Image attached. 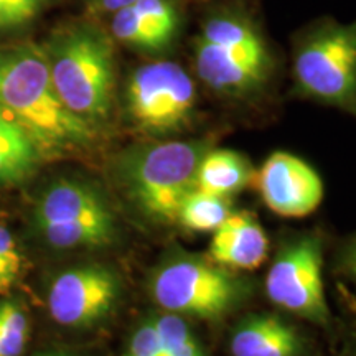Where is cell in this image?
Listing matches in <instances>:
<instances>
[{"mask_svg":"<svg viewBox=\"0 0 356 356\" xmlns=\"http://www.w3.org/2000/svg\"><path fill=\"white\" fill-rule=\"evenodd\" d=\"M0 109L29 134L42 159L86 149L95 139L92 124L71 113L58 96L37 44L0 48Z\"/></svg>","mask_w":356,"mask_h":356,"instance_id":"cell-1","label":"cell"},{"mask_svg":"<svg viewBox=\"0 0 356 356\" xmlns=\"http://www.w3.org/2000/svg\"><path fill=\"white\" fill-rule=\"evenodd\" d=\"M58 96L89 124L104 121L114 96V47L91 24L63 26L43 48Z\"/></svg>","mask_w":356,"mask_h":356,"instance_id":"cell-2","label":"cell"},{"mask_svg":"<svg viewBox=\"0 0 356 356\" xmlns=\"http://www.w3.org/2000/svg\"><path fill=\"white\" fill-rule=\"evenodd\" d=\"M208 144L163 140L134 145L118 159V175L131 202L159 225L177 221L184 198L195 188Z\"/></svg>","mask_w":356,"mask_h":356,"instance_id":"cell-3","label":"cell"},{"mask_svg":"<svg viewBox=\"0 0 356 356\" xmlns=\"http://www.w3.org/2000/svg\"><path fill=\"white\" fill-rule=\"evenodd\" d=\"M293 78L300 95L356 119V20L312 29L297 47Z\"/></svg>","mask_w":356,"mask_h":356,"instance_id":"cell-4","label":"cell"},{"mask_svg":"<svg viewBox=\"0 0 356 356\" xmlns=\"http://www.w3.org/2000/svg\"><path fill=\"white\" fill-rule=\"evenodd\" d=\"M150 293L170 314L218 320L234 310L248 291L231 269L211 259L184 254L168 257L155 269Z\"/></svg>","mask_w":356,"mask_h":356,"instance_id":"cell-5","label":"cell"},{"mask_svg":"<svg viewBox=\"0 0 356 356\" xmlns=\"http://www.w3.org/2000/svg\"><path fill=\"white\" fill-rule=\"evenodd\" d=\"M32 220L35 231L55 249L109 246L118 233L99 190L70 178L55 181L40 195Z\"/></svg>","mask_w":356,"mask_h":356,"instance_id":"cell-6","label":"cell"},{"mask_svg":"<svg viewBox=\"0 0 356 356\" xmlns=\"http://www.w3.org/2000/svg\"><path fill=\"white\" fill-rule=\"evenodd\" d=\"M197 91L188 73L173 61L142 65L129 78L126 109L131 122L149 136L177 134L188 126Z\"/></svg>","mask_w":356,"mask_h":356,"instance_id":"cell-7","label":"cell"},{"mask_svg":"<svg viewBox=\"0 0 356 356\" xmlns=\"http://www.w3.org/2000/svg\"><path fill=\"white\" fill-rule=\"evenodd\" d=\"M266 292L280 309L318 325L330 322L323 287V248L317 236L293 239L279 251L266 279Z\"/></svg>","mask_w":356,"mask_h":356,"instance_id":"cell-8","label":"cell"},{"mask_svg":"<svg viewBox=\"0 0 356 356\" xmlns=\"http://www.w3.org/2000/svg\"><path fill=\"white\" fill-rule=\"evenodd\" d=\"M121 293L118 274L108 266L84 264L56 275L48 289V312L56 323L91 327L114 309Z\"/></svg>","mask_w":356,"mask_h":356,"instance_id":"cell-9","label":"cell"},{"mask_svg":"<svg viewBox=\"0 0 356 356\" xmlns=\"http://www.w3.org/2000/svg\"><path fill=\"white\" fill-rule=\"evenodd\" d=\"M251 184L270 211L284 218L314 213L323 200V181L314 167L289 152H274L252 173Z\"/></svg>","mask_w":356,"mask_h":356,"instance_id":"cell-10","label":"cell"},{"mask_svg":"<svg viewBox=\"0 0 356 356\" xmlns=\"http://www.w3.org/2000/svg\"><path fill=\"white\" fill-rule=\"evenodd\" d=\"M195 70L213 91L244 96L264 86L273 70V60L239 55L198 37L195 40Z\"/></svg>","mask_w":356,"mask_h":356,"instance_id":"cell-11","label":"cell"},{"mask_svg":"<svg viewBox=\"0 0 356 356\" xmlns=\"http://www.w3.org/2000/svg\"><path fill=\"white\" fill-rule=\"evenodd\" d=\"M269 239L251 213H231L220 228L213 231L208 254L226 269L252 270L266 261Z\"/></svg>","mask_w":356,"mask_h":356,"instance_id":"cell-12","label":"cell"},{"mask_svg":"<svg viewBox=\"0 0 356 356\" xmlns=\"http://www.w3.org/2000/svg\"><path fill=\"white\" fill-rule=\"evenodd\" d=\"M233 356H300L299 332L275 315L262 314L244 318L231 337Z\"/></svg>","mask_w":356,"mask_h":356,"instance_id":"cell-13","label":"cell"},{"mask_svg":"<svg viewBox=\"0 0 356 356\" xmlns=\"http://www.w3.org/2000/svg\"><path fill=\"white\" fill-rule=\"evenodd\" d=\"M252 173L241 154L228 149H208L198 165L195 188L229 198L251 184Z\"/></svg>","mask_w":356,"mask_h":356,"instance_id":"cell-14","label":"cell"},{"mask_svg":"<svg viewBox=\"0 0 356 356\" xmlns=\"http://www.w3.org/2000/svg\"><path fill=\"white\" fill-rule=\"evenodd\" d=\"M40 159L29 134L0 109V186L24 181L32 175Z\"/></svg>","mask_w":356,"mask_h":356,"instance_id":"cell-15","label":"cell"},{"mask_svg":"<svg viewBox=\"0 0 356 356\" xmlns=\"http://www.w3.org/2000/svg\"><path fill=\"white\" fill-rule=\"evenodd\" d=\"M202 38L239 53L261 60H270L264 40L256 30V26L239 13H215L204 22Z\"/></svg>","mask_w":356,"mask_h":356,"instance_id":"cell-16","label":"cell"},{"mask_svg":"<svg viewBox=\"0 0 356 356\" xmlns=\"http://www.w3.org/2000/svg\"><path fill=\"white\" fill-rule=\"evenodd\" d=\"M233 213L231 200L193 188L184 198L177 221L195 233H213Z\"/></svg>","mask_w":356,"mask_h":356,"instance_id":"cell-17","label":"cell"},{"mask_svg":"<svg viewBox=\"0 0 356 356\" xmlns=\"http://www.w3.org/2000/svg\"><path fill=\"white\" fill-rule=\"evenodd\" d=\"M154 322L165 356H208L184 317L165 312L155 315Z\"/></svg>","mask_w":356,"mask_h":356,"instance_id":"cell-18","label":"cell"},{"mask_svg":"<svg viewBox=\"0 0 356 356\" xmlns=\"http://www.w3.org/2000/svg\"><path fill=\"white\" fill-rule=\"evenodd\" d=\"M113 33L119 42L129 44V47L137 48V50L160 53L167 50V44L152 32L144 19L137 13L134 6L124 7L121 10L114 12L113 19Z\"/></svg>","mask_w":356,"mask_h":356,"instance_id":"cell-19","label":"cell"},{"mask_svg":"<svg viewBox=\"0 0 356 356\" xmlns=\"http://www.w3.org/2000/svg\"><path fill=\"white\" fill-rule=\"evenodd\" d=\"M29 340V318L13 300L0 304V356H20Z\"/></svg>","mask_w":356,"mask_h":356,"instance_id":"cell-20","label":"cell"},{"mask_svg":"<svg viewBox=\"0 0 356 356\" xmlns=\"http://www.w3.org/2000/svg\"><path fill=\"white\" fill-rule=\"evenodd\" d=\"M132 6L152 32L170 47L180 29V15L172 0H136Z\"/></svg>","mask_w":356,"mask_h":356,"instance_id":"cell-21","label":"cell"},{"mask_svg":"<svg viewBox=\"0 0 356 356\" xmlns=\"http://www.w3.org/2000/svg\"><path fill=\"white\" fill-rule=\"evenodd\" d=\"M122 356H165L154 317L144 320L134 330Z\"/></svg>","mask_w":356,"mask_h":356,"instance_id":"cell-22","label":"cell"},{"mask_svg":"<svg viewBox=\"0 0 356 356\" xmlns=\"http://www.w3.org/2000/svg\"><path fill=\"white\" fill-rule=\"evenodd\" d=\"M0 266L13 279H19L24 269V257H22L19 244L3 225H0Z\"/></svg>","mask_w":356,"mask_h":356,"instance_id":"cell-23","label":"cell"},{"mask_svg":"<svg viewBox=\"0 0 356 356\" xmlns=\"http://www.w3.org/2000/svg\"><path fill=\"white\" fill-rule=\"evenodd\" d=\"M35 15L25 0H0V29L19 25Z\"/></svg>","mask_w":356,"mask_h":356,"instance_id":"cell-24","label":"cell"},{"mask_svg":"<svg viewBox=\"0 0 356 356\" xmlns=\"http://www.w3.org/2000/svg\"><path fill=\"white\" fill-rule=\"evenodd\" d=\"M92 2H95L96 6L101 8V10L118 12V10H121V8H124V7L132 6V3L136 2V0H92Z\"/></svg>","mask_w":356,"mask_h":356,"instance_id":"cell-25","label":"cell"},{"mask_svg":"<svg viewBox=\"0 0 356 356\" xmlns=\"http://www.w3.org/2000/svg\"><path fill=\"white\" fill-rule=\"evenodd\" d=\"M343 267L346 273H348L350 277L356 280V239L350 244L348 249H346Z\"/></svg>","mask_w":356,"mask_h":356,"instance_id":"cell-26","label":"cell"},{"mask_svg":"<svg viewBox=\"0 0 356 356\" xmlns=\"http://www.w3.org/2000/svg\"><path fill=\"white\" fill-rule=\"evenodd\" d=\"M17 279H13L10 274H7L3 270V267L0 266V296H7L12 291V287L15 286Z\"/></svg>","mask_w":356,"mask_h":356,"instance_id":"cell-27","label":"cell"},{"mask_svg":"<svg viewBox=\"0 0 356 356\" xmlns=\"http://www.w3.org/2000/svg\"><path fill=\"white\" fill-rule=\"evenodd\" d=\"M341 356H356V335L351 338V341L346 345V348Z\"/></svg>","mask_w":356,"mask_h":356,"instance_id":"cell-28","label":"cell"},{"mask_svg":"<svg viewBox=\"0 0 356 356\" xmlns=\"http://www.w3.org/2000/svg\"><path fill=\"white\" fill-rule=\"evenodd\" d=\"M35 356H70V355L63 353V351H44V353H38Z\"/></svg>","mask_w":356,"mask_h":356,"instance_id":"cell-29","label":"cell"},{"mask_svg":"<svg viewBox=\"0 0 356 356\" xmlns=\"http://www.w3.org/2000/svg\"><path fill=\"white\" fill-rule=\"evenodd\" d=\"M25 2L29 3V6L32 7L35 12H37V8H38V3H40V0H25Z\"/></svg>","mask_w":356,"mask_h":356,"instance_id":"cell-30","label":"cell"}]
</instances>
